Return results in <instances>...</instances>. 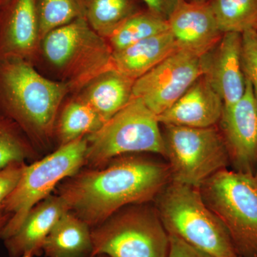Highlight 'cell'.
Instances as JSON below:
<instances>
[{
  "label": "cell",
  "instance_id": "1",
  "mask_svg": "<svg viewBox=\"0 0 257 257\" xmlns=\"http://www.w3.org/2000/svg\"><path fill=\"white\" fill-rule=\"evenodd\" d=\"M170 179L168 165L132 154L99 168L83 167L62 181L55 193L69 211L93 228L121 208L156 199Z\"/></svg>",
  "mask_w": 257,
  "mask_h": 257
},
{
  "label": "cell",
  "instance_id": "2",
  "mask_svg": "<svg viewBox=\"0 0 257 257\" xmlns=\"http://www.w3.org/2000/svg\"><path fill=\"white\" fill-rule=\"evenodd\" d=\"M71 94L68 84L45 77L33 64L0 61V116L18 125L40 153L55 146L57 114Z\"/></svg>",
  "mask_w": 257,
  "mask_h": 257
},
{
  "label": "cell",
  "instance_id": "3",
  "mask_svg": "<svg viewBox=\"0 0 257 257\" xmlns=\"http://www.w3.org/2000/svg\"><path fill=\"white\" fill-rule=\"evenodd\" d=\"M155 199L169 235L214 257H238L227 229L204 202L199 188L172 181Z\"/></svg>",
  "mask_w": 257,
  "mask_h": 257
},
{
  "label": "cell",
  "instance_id": "4",
  "mask_svg": "<svg viewBox=\"0 0 257 257\" xmlns=\"http://www.w3.org/2000/svg\"><path fill=\"white\" fill-rule=\"evenodd\" d=\"M112 50L107 40L91 28L85 18L52 30L42 38L40 60L68 84L72 94L112 67ZM38 64V63H37Z\"/></svg>",
  "mask_w": 257,
  "mask_h": 257
},
{
  "label": "cell",
  "instance_id": "5",
  "mask_svg": "<svg viewBox=\"0 0 257 257\" xmlns=\"http://www.w3.org/2000/svg\"><path fill=\"white\" fill-rule=\"evenodd\" d=\"M156 114L139 98L130 102L99 130L86 136L84 167L99 168L111 160L132 154H158L165 157L163 134Z\"/></svg>",
  "mask_w": 257,
  "mask_h": 257
},
{
  "label": "cell",
  "instance_id": "6",
  "mask_svg": "<svg viewBox=\"0 0 257 257\" xmlns=\"http://www.w3.org/2000/svg\"><path fill=\"white\" fill-rule=\"evenodd\" d=\"M204 202L224 225L238 257H257V182L252 174L226 169L199 187Z\"/></svg>",
  "mask_w": 257,
  "mask_h": 257
},
{
  "label": "cell",
  "instance_id": "7",
  "mask_svg": "<svg viewBox=\"0 0 257 257\" xmlns=\"http://www.w3.org/2000/svg\"><path fill=\"white\" fill-rule=\"evenodd\" d=\"M92 257H167L170 236L156 208L126 206L92 228Z\"/></svg>",
  "mask_w": 257,
  "mask_h": 257
},
{
  "label": "cell",
  "instance_id": "8",
  "mask_svg": "<svg viewBox=\"0 0 257 257\" xmlns=\"http://www.w3.org/2000/svg\"><path fill=\"white\" fill-rule=\"evenodd\" d=\"M87 145V138L83 137L26 165L18 184L5 200V213L11 214V218L0 239L16 232L32 208L51 195L62 181L84 167Z\"/></svg>",
  "mask_w": 257,
  "mask_h": 257
},
{
  "label": "cell",
  "instance_id": "9",
  "mask_svg": "<svg viewBox=\"0 0 257 257\" xmlns=\"http://www.w3.org/2000/svg\"><path fill=\"white\" fill-rule=\"evenodd\" d=\"M164 126L165 157L169 161L171 180L199 188L211 176L226 168L229 155L216 126Z\"/></svg>",
  "mask_w": 257,
  "mask_h": 257
},
{
  "label": "cell",
  "instance_id": "10",
  "mask_svg": "<svg viewBox=\"0 0 257 257\" xmlns=\"http://www.w3.org/2000/svg\"><path fill=\"white\" fill-rule=\"evenodd\" d=\"M203 74L201 57L178 50L135 80L133 97L157 116L169 109Z\"/></svg>",
  "mask_w": 257,
  "mask_h": 257
},
{
  "label": "cell",
  "instance_id": "11",
  "mask_svg": "<svg viewBox=\"0 0 257 257\" xmlns=\"http://www.w3.org/2000/svg\"><path fill=\"white\" fill-rule=\"evenodd\" d=\"M219 122L229 162L237 172L254 175L257 165V103L247 79L242 98L234 105L224 108Z\"/></svg>",
  "mask_w": 257,
  "mask_h": 257
},
{
  "label": "cell",
  "instance_id": "12",
  "mask_svg": "<svg viewBox=\"0 0 257 257\" xmlns=\"http://www.w3.org/2000/svg\"><path fill=\"white\" fill-rule=\"evenodd\" d=\"M42 40L36 0H9L0 8V61L15 59L36 67Z\"/></svg>",
  "mask_w": 257,
  "mask_h": 257
},
{
  "label": "cell",
  "instance_id": "13",
  "mask_svg": "<svg viewBox=\"0 0 257 257\" xmlns=\"http://www.w3.org/2000/svg\"><path fill=\"white\" fill-rule=\"evenodd\" d=\"M241 34H223L215 46L201 57L202 75L220 94L224 108L239 101L246 89L241 67Z\"/></svg>",
  "mask_w": 257,
  "mask_h": 257
},
{
  "label": "cell",
  "instance_id": "14",
  "mask_svg": "<svg viewBox=\"0 0 257 257\" xmlns=\"http://www.w3.org/2000/svg\"><path fill=\"white\" fill-rule=\"evenodd\" d=\"M167 22L179 50L200 57L215 46L223 35L208 1L189 3L182 0Z\"/></svg>",
  "mask_w": 257,
  "mask_h": 257
},
{
  "label": "cell",
  "instance_id": "15",
  "mask_svg": "<svg viewBox=\"0 0 257 257\" xmlns=\"http://www.w3.org/2000/svg\"><path fill=\"white\" fill-rule=\"evenodd\" d=\"M224 108L220 94L202 75L175 104L157 117L164 125L207 128L219 122Z\"/></svg>",
  "mask_w": 257,
  "mask_h": 257
},
{
  "label": "cell",
  "instance_id": "16",
  "mask_svg": "<svg viewBox=\"0 0 257 257\" xmlns=\"http://www.w3.org/2000/svg\"><path fill=\"white\" fill-rule=\"evenodd\" d=\"M69 211L58 194H51L31 209L23 224L12 236L3 240L10 257L40 256L51 230L64 213Z\"/></svg>",
  "mask_w": 257,
  "mask_h": 257
},
{
  "label": "cell",
  "instance_id": "17",
  "mask_svg": "<svg viewBox=\"0 0 257 257\" xmlns=\"http://www.w3.org/2000/svg\"><path fill=\"white\" fill-rule=\"evenodd\" d=\"M135 82L111 67L74 94L89 104L105 122L133 99Z\"/></svg>",
  "mask_w": 257,
  "mask_h": 257
},
{
  "label": "cell",
  "instance_id": "18",
  "mask_svg": "<svg viewBox=\"0 0 257 257\" xmlns=\"http://www.w3.org/2000/svg\"><path fill=\"white\" fill-rule=\"evenodd\" d=\"M178 50L169 30L113 52L111 64L116 70L135 81Z\"/></svg>",
  "mask_w": 257,
  "mask_h": 257
},
{
  "label": "cell",
  "instance_id": "19",
  "mask_svg": "<svg viewBox=\"0 0 257 257\" xmlns=\"http://www.w3.org/2000/svg\"><path fill=\"white\" fill-rule=\"evenodd\" d=\"M92 228L67 211L47 236L42 252L47 257H92Z\"/></svg>",
  "mask_w": 257,
  "mask_h": 257
},
{
  "label": "cell",
  "instance_id": "20",
  "mask_svg": "<svg viewBox=\"0 0 257 257\" xmlns=\"http://www.w3.org/2000/svg\"><path fill=\"white\" fill-rule=\"evenodd\" d=\"M104 121L77 94H71L62 103L54 130L56 148L96 132Z\"/></svg>",
  "mask_w": 257,
  "mask_h": 257
},
{
  "label": "cell",
  "instance_id": "21",
  "mask_svg": "<svg viewBox=\"0 0 257 257\" xmlns=\"http://www.w3.org/2000/svg\"><path fill=\"white\" fill-rule=\"evenodd\" d=\"M169 30L167 20L146 8L126 19L106 40L116 52Z\"/></svg>",
  "mask_w": 257,
  "mask_h": 257
},
{
  "label": "cell",
  "instance_id": "22",
  "mask_svg": "<svg viewBox=\"0 0 257 257\" xmlns=\"http://www.w3.org/2000/svg\"><path fill=\"white\" fill-rule=\"evenodd\" d=\"M140 10L137 0H86L85 19L91 28L106 40Z\"/></svg>",
  "mask_w": 257,
  "mask_h": 257
},
{
  "label": "cell",
  "instance_id": "23",
  "mask_svg": "<svg viewBox=\"0 0 257 257\" xmlns=\"http://www.w3.org/2000/svg\"><path fill=\"white\" fill-rule=\"evenodd\" d=\"M222 34L257 31V0H208Z\"/></svg>",
  "mask_w": 257,
  "mask_h": 257
},
{
  "label": "cell",
  "instance_id": "24",
  "mask_svg": "<svg viewBox=\"0 0 257 257\" xmlns=\"http://www.w3.org/2000/svg\"><path fill=\"white\" fill-rule=\"evenodd\" d=\"M40 152L18 125L0 116V170L15 162H33Z\"/></svg>",
  "mask_w": 257,
  "mask_h": 257
},
{
  "label": "cell",
  "instance_id": "25",
  "mask_svg": "<svg viewBox=\"0 0 257 257\" xmlns=\"http://www.w3.org/2000/svg\"><path fill=\"white\" fill-rule=\"evenodd\" d=\"M85 3L86 0H36L42 39L55 29L85 18Z\"/></svg>",
  "mask_w": 257,
  "mask_h": 257
},
{
  "label": "cell",
  "instance_id": "26",
  "mask_svg": "<svg viewBox=\"0 0 257 257\" xmlns=\"http://www.w3.org/2000/svg\"><path fill=\"white\" fill-rule=\"evenodd\" d=\"M241 67L245 79L251 83L257 103V31L241 35Z\"/></svg>",
  "mask_w": 257,
  "mask_h": 257
},
{
  "label": "cell",
  "instance_id": "27",
  "mask_svg": "<svg viewBox=\"0 0 257 257\" xmlns=\"http://www.w3.org/2000/svg\"><path fill=\"white\" fill-rule=\"evenodd\" d=\"M27 162H15L0 170V216L4 215V204L18 184Z\"/></svg>",
  "mask_w": 257,
  "mask_h": 257
},
{
  "label": "cell",
  "instance_id": "28",
  "mask_svg": "<svg viewBox=\"0 0 257 257\" xmlns=\"http://www.w3.org/2000/svg\"><path fill=\"white\" fill-rule=\"evenodd\" d=\"M170 236V248L167 257H214L205 251L191 246L184 241Z\"/></svg>",
  "mask_w": 257,
  "mask_h": 257
},
{
  "label": "cell",
  "instance_id": "29",
  "mask_svg": "<svg viewBox=\"0 0 257 257\" xmlns=\"http://www.w3.org/2000/svg\"><path fill=\"white\" fill-rule=\"evenodd\" d=\"M146 8L160 17L168 20L182 0H141Z\"/></svg>",
  "mask_w": 257,
  "mask_h": 257
},
{
  "label": "cell",
  "instance_id": "30",
  "mask_svg": "<svg viewBox=\"0 0 257 257\" xmlns=\"http://www.w3.org/2000/svg\"><path fill=\"white\" fill-rule=\"evenodd\" d=\"M10 218H11V214H7V213H5L4 215L0 216V239H1L2 231L4 229L5 225L10 220Z\"/></svg>",
  "mask_w": 257,
  "mask_h": 257
},
{
  "label": "cell",
  "instance_id": "31",
  "mask_svg": "<svg viewBox=\"0 0 257 257\" xmlns=\"http://www.w3.org/2000/svg\"><path fill=\"white\" fill-rule=\"evenodd\" d=\"M189 3H206L208 0H185Z\"/></svg>",
  "mask_w": 257,
  "mask_h": 257
},
{
  "label": "cell",
  "instance_id": "32",
  "mask_svg": "<svg viewBox=\"0 0 257 257\" xmlns=\"http://www.w3.org/2000/svg\"><path fill=\"white\" fill-rule=\"evenodd\" d=\"M9 0H0V8H3Z\"/></svg>",
  "mask_w": 257,
  "mask_h": 257
},
{
  "label": "cell",
  "instance_id": "33",
  "mask_svg": "<svg viewBox=\"0 0 257 257\" xmlns=\"http://www.w3.org/2000/svg\"><path fill=\"white\" fill-rule=\"evenodd\" d=\"M22 257H32L30 256H22ZM93 257H108L107 256H105V255H97V256H94Z\"/></svg>",
  "mask_w": 257,
  "mask_h": 257
},
{
  "label": "cell",
  "instance_id": "34",
  "mask_svg": "<svg viewBox=\"0 0 257 257\" xmlns=\"http://www.w3.org/2000/svg\"><path fill=\"white\" fill-rule=\"evenodd\" d=\"M255 179H256V182H257V165H256V174L254 175Z\"/></svg>",
  "mask_w": 257,
  "mask_h": 257
}]
</instances>
